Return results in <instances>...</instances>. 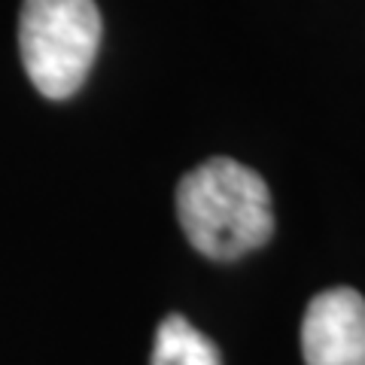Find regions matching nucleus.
Masks as SVG:
<instances>
[{
    "label": "nucleus",
    "instance_id": "2",
    "mask_svg": "<svg viewBox=\"0 0 365 365\" xmlns=\"http://www.w3.org/2000/svg\"><path fill=\"white\" fill-rule=\"evenodd\" d=\"M101 46L95 0H25L19 16V52L34 88L64 101L83 88Z\"/></svg>",
    "mask_w": 365,
    "mask_h": 365
},
{
    "label": "nucleus",
    "instance_id": "4",
    "mask_svg": "<svg viewBox=\"0 0 365 365\" xmlns=\"http://www.w3.org/2000/svg\"><path fill=\"white\" fill-rule=\"evenodd\" d=\"M153 365H222L220 350L207 335H201L186 317L170 314L155 329Z\"/></svg>",
    "mask_w": 365,
    "mask_h": 365
},
{
    "label": "nucleus",
    "instance_id": "1",
    "mask_svg": "<svg viewBox=\"0 0 365 365\" xmlns=\"http://www.w3.org/2000/svg\"><path fill=\"white\" fill-rule=\"evenodd\" d=\"M177 220L189 244L216 262L253 253L274 232L265 180L232 158H210L180 180Z\"/></svg>",
    "mask_w": 365,
    "mask_h": 365
},
{
    "label": "nucleus",
    "instance_id": "3",
    "mask_svg": "<svg viewBox=\"0 0 365 365\" xmlns=\"http://www.w3.org/2000/svg\"><path fill=\"white\" fill-rule=\"evenodd\" d=\"M304 365H365V299L350 287L314 295L302 319Z\"/></svg>",
    "mask_w": 365,
    "mask_h": 365
}]
</instances>
